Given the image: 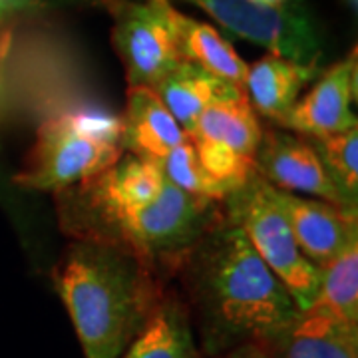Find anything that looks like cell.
Returning a JSON list of instances; mask_svg holds the SVG:
<instances>
[{
  "label": "cell",
  "instance_id": "20",
  "mask_svg": "<svg viewBox=\"0 0 358 358\" xmlns=\"http://www.w3.org/2000/svg\"><path fill=\"white\" fill-rule=\"evenodd\" d=\"M308 140V138H307ZM319 154L329 178L350 203L358 201V126L329 136L310 140Z\"/></svg>",
  "mask_w": 358,
  "mask_h": 358
},
{
  "label": "cell",
  "instance_id": "10",
  "mask_svg": "<svg viewBox=\"0 0 358 358\" xmlns=\"http://www.w3.org/2000/svg\"><path fill=\"white\" fill-rule=\"evenodd\" d=\"M357 50L322 72L303 100L294 103L279 126L308 140H322L357 128Z\"/></svg>",
  "mask_w": 358,
  "mask_h": 358
},
{
  "label": "cell",
  "instance_id": "11",
  "mask_svg": "<svg viewBox=\"0 0 358 358\" xmlns=\"http://www.w3.org/2000/svg\"><path fill=\"white\" fill-rule=\"evenodd\" d=\"M271 195L282 211L303 255L322 267L358 237L357 207L301 197L271 187Z\"/></svg>",
  "mask_w": 358,
  "mask_h": 358
},
{
  "label": "cell",
  "instance_id": "15",
  "mask_svg": "<svg viewBox=\"0 0 358 358\" xmlns=\"http://www.w3.org/2000/svg\"><path fill=\"white\" fill-rule=\"evenodd\" d=\"M279 346L285 358H358V327L310 307L299 313Z\"/></svg>",
  "mask_w": 358,
  "mask_h": 358
},
{
  "label": "cell",
  "instance_id": "24",
  "mask_svg": "<svg viewBox=\"0 0 358 358\" xmlns=\"http://www.w3.org/2000/svg\"><path fill=\"white\" fill-rule=\"evenodd\" d=\"M257 2L267 4V6H281V4H287V2H291V0H257Z\"/></svg>",
  "mask_w": 358,
  "mask_h": 358
},
{
  "label": "cell",
  "instance_id": "14",
  "mask_svg": "<svg viewBox=\"0 0 358 358\" xmlns=\"http://www.w3.org/2000/svg\"><path fill=\"white\" fill-rule=\"evenodd\" d=\"M319 76V66H305L275 54L263 56L249 66L245 94L255 114L279 124L299 102L301 90Z\"/></svg>",
  "mask_w": 358,
  "mask_h": 358
},
{
  "label": "cell",
  "instance_id": "17",
  "mask_svg": "<svg viewBox=\"0 0 358 358\" xmlns=\"http://www.w3.org/2000/svg\"><path fill=\"white\" fill-rule=\"evenodd\" d=\"M122 358H201L187 308L176 296H162L145 329Z\"/></svg>",
  "mask_w": 358,
  "mask_h": 358
},
{
  "label": "cell",
  "instance_id": "8",
  "mask_svg": "<svg viewBox=\"0 0 358 358\" xmlns=\"http://www.w3.org/2000/svg\"><path fill=\"white\" fill-rule=\"evenodd\" d=\"M169 0L126 2L115 10L112 40L126 66L129 86L154 88L183 62Z\"/></svg>",
  "mask_w": 358,
  "mask_h": 358
},
{
  "label": "cell",
  "instance_id": "3",
  "mask_svg": "<svg viewBox=\"0 0 358 358\" xmlns=\"http://www.w3.org/2000/svg\"><path fill=\"white\" fill-rule=\"evenodd\" d=\"M124 154L122 120L103 110H66L46 120L16 183L34 192H64L100 176Z\"/></svg>",
  "mask_w": 358,
  "mask_h": 358
},
{
  "label": "cell",
  "instance_id": "4",
  "mask_svg": "<svg viewBox=\"0 0 358 358\" xmlns=\"http://www.w3.org/2000/svg\"><path fill=\"white\" fill-rule=\"evenodd\" d=\"M217 205L166 179L154 201L120 219L106 239L126 245L152 271L185 263L207 233L221 225Z\"/></svg>",
  "mask_w": 358,
  "mask_h": 358
},
{
  "label": "cell",
  "instance_id": "2",
  "mask_svg": "<svg viewBox=\"0 0 358 358\" xmlns=\"http://www.w3.org/2000/svg\"><path fill=\"white\" fill-rule=\"evenodd\" d=\"M56 289L84 358H122L162 301L152 268L120 241L80 239L56 271Z\"/></svg>",
  "mask_w": 358,
  "mask_h": 358
},
{
  "label": "cell",
  "instance_id": "23",
  "mask_svg": "<svg viewBox=\"0 0 358 358\" xmlns=\"http://www.w3.org/2000/svg\"><path fill=\"white\" fill-rule=\"evenodd\" d=\"M229 358H271L263 350V346L257 345H243L239 350H235Z\"/></svg>",
  "mask_w": 358,
  "mask_h": 358
},
{
  "label": "cell",
  "instance_id": "6",
  "mask_svg": "<svg viewBox=\"0 0 358 358\" xmlns=\"http://www.w3.org/2000/svg\"><path fill=\"white\" fill-rule=\"evenodd\" d=\"M225 30L305 66H319L322 46L317 28L301 4L267 6L257 0H187Z\"/></svg>",
  "mask_w": 358,
  "mask_h": 358
},
{
  "label": "cell",
  "instance_id": "21",
  "mask_svg": "<svg viewBox=\"0 0 358 358\" xmlns=\"http://www.w3.org/2000/svg\"><path fill=\"white\" fill-rule=\"evenodd\" d=\"M157 164L162 166L167 181L178 185L179 189L192 193L195 197L217 201V203L225 201L227 193L223 192V187L209 178V173L201 167L189 136L179 145H176L166 157H162Z\"/></svg>",
  "mask_w": 358,
  "mask_h": 358
},
{
  "label": "cell",
  "instance_id": "1",
  "mask_svg": "<svg viewBox=\"0 0 358 358\" xmlns=\"http://www.w3.org/2000/svg\"><path fill=\"white\" fill-rule=\"evenodd\" d=\"M185 263L205 334L217 346L279 345L299 317L293 296L227 221L207 233Z\"/></svg>",
  "mask_w": 358,
  "mask_h": 358
},
{
  "label": "cell",
  "instance_id": "18",
  "mask_svg": "<svg viewBox=\"0 0 358 358\" xmlns=\"http://www.w3.org/2000/svg\"><path fill=\"white\" fill-rule=\"evenodd\" d=\"M189 138L213 141L229 148L235 154L255 159L259 143L263 140V128L247 94H241L237 98L209 106L199 115Z\"/></svg>",
  "mask_w": 358,
  "mask_h": 358
},
{
  "label": "cell",
  "instance_id": "16",
  "mask_svg": "<svg viewBox=\"0 0 358 358\" xmlns=\"http://www.w3.org/2000/svg\"><path fill=\"white\" fill-rule=\"evenodd\" d=\"M176 36L179 54L185 62L243 88L249 66L213 26L176 13Z\"/></svg>",
  "mask_w": 358,
  "mask_h": 358
},
{
  "label": "cell",
  "instance_id": "25",
  "mask_svg": "<svg viewBox=\"0 0 358 358\" xmlns=\"http://www.w3.org/2000/svg\"><path fill=\"white\" fill-rule=\"evenodd\" d=\"M348 6H350L352 10H357V0H348Z\"/></svg>",
  "mask_w": 358,
  "mask_h": 358
},
{
  "label": "cell",
  "instance_id": "5",
  "mask_svg": "<svg viewBox=\"0 0 358 358\" xmlns=\"http://www.w3.org/2000/svg\"><path fill=\"white\" fill-rule=\"evenodd\" d=\"M223 205L227 223L243 231L257 255L293 296L299 313L313 307L319 296L320 271L303 255L267 181L255 173Z\"/></svg>",
  "mask_w": 358,
  "mask_h": 358
},
{
  "label": "cell",
  "instance_id": "7",
  "mask_svg": "<svg viewBox=\"0 0 358 358\" xmlns=\"http://www.w3.org/2000/svg\"><path fill=\"white\" fill-rule=\"evenodd\" d=\"M164 181L166 176L155 159L122 154L100 176L64 189L82 201V215L66 219L80 229V239H106L120 219L152 203Z\"/></svg>",
  "mask_w": 358,
  "mask_h": 358
},
{
  "label": "cell",
  "instance_id": "13",
  "mask_svg": "<svg viewBox=\"0 0 358 358\" xmlns=\"http://www.w3.org/2000/svg\"><path fill=\"white\" fill-rule=\"evenodd\" d=\"M154 90L187 136L209 106L245 94L241 86L213 76L185 60L176 66L159 84H155Z\"/></svg>",
  "mask_w": 358,
  "mask_h": 358
},
{
  "label": "cell",
  "instance_id": "12",
  "mask_svg": "<svg viewBox=\"0 0 358 358\" xmlns=\"http://www.w3.org/2000/svg\"><path fill=\"white\" fill-rule=\"evenodd\" d=\"M122 120V150L159 162L187 138L154 88L129 86Z\"/></svg>",
  "mask_w": 358,
  "mask_h": 358
},
{
  "label": "cell",
  "instance_id": "9",
  "mask_svg": "<svg viewBox=\"0 0 358 358\" xmlns=\"http://www.w3.org/2000/svg\"><path fill=\"white\" fill-rule=\"evenodd\" d=\"M255 167L257 173L275 189L305 193L320 201L357 207L329 178L310 140L294 131H263L255 154Z\"/></svg>",
  "mask_w": 358,
  "mask_h": 358
},
{
  "label": "cell",
  "instance_id": "22",
  "mask_svg": "<svg viewBox=\"0 0 358 358\" xmlns=\"http://www.w3.org/2000/svg\"><path fill=\"white\" fill-rule=\"evenodd\" d=\"M34 4H38V0H0V20L10 16V14L26 10Z\"/></svg>",
  "mask_w": 358,
  "mask_h": 358
},
{
  "label": "cell",
  "instance_id": "19",
  "mask_svg": "<svg viewBox=\"0 0 358 358\" xmlns=\"http://www.w3.org/2000/svg\"><path fill=\"white\" fill-rule=\"evenodd\" d=\"M319 271V296L313 307L358 327V237Z\"/></svg>",
  "mask_w": 358,
  "mask_h": 358
}]
</instances>
